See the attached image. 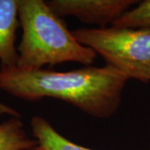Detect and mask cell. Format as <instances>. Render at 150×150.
Returning a JSON list of instances; mask_svg holds the SVG:
<instances>
[{
  "label": "cell",
  "mask_w": 150,
  "mask_h": 150,
  "mask_svg": "<svg viewBox=\"0 0 150 150\" xmlns=\"http://www.w3.org/2000/svg\"><path fill=\"white\" fill-rule=\"evenodd\" d=\"M37 145L27 134L21 118L10 117L0 123V150H28Z\"/></svg>",
  "instance_id": "obj_6"
},
{
  "label": "cell",
  "mask_w": 150,
  "mask_h": 150,
  "mask_svg": "<svg viewBox=\"0 0 150 150\" xmlns=\"http://www.w3.org/2000/svg\"><path fill=\"white\" fill-rule=\"evenodd\" d=\"M22 38L17 68L38 70L67 62L90 66L98 54L81 44L43 0H18Z\"/></svg>",
  "instance_id": "obj_2"
},
{
  "label": "cell",
  "mask_w": 150,
  "mask_h": 150,
  "mask_svg": "<svg viewBox=\"0 0 150 150\" xmlns=\"http://www.w3.org/2000/svg\"><path fill=\"white\" fill-rule=\"evenodd\" d=\"M129 78L109 65L66 72L0 68V89L26 101L52 98L93 118L112 117L120 107Z\"/></svg>",
  "instance_id": "obj_1"
},
{
  "label": "cell",
  "mask_w": 150,
  "mask_h": 150,
  "mask_svg": "<svg viewBox=\"0 0 150 150\" xmlns=\"http://www.w3.org/2000/svg\"><path fill=\"white\" fill-rule=\"evenodd\" d=\"M1 115H8L10 117L21 118V114L15 108L7 105L5 103L0 102V116Z\"/></svg>",
  "instance_id": "obj_8"
},
{
  "label": "cell",
  "mask_w": 150,
  "mask_h": 150,
  "mask_svg": "<svg viewBox=\"0 0 150 150\" xmlns=\"http://www.w3.org/2000/svg\"><path fill=\"white\" fill-rule=\"evenodd\" d=\"M28 150H45L43 149H42L41 147H39L38 145H37V146H35V147H33V148H32V149H30Z\"/></svg>",
  "instance_id": "obj_9"
},
{
  "label": "cell",
  "mask_w": 150,
  "mask_h": 150,
  "mask_svg": "<svg viewBox=\"0 0 150 150\" xmlns=\"http://www.w3.org/2000/svg\"><path fill=\"white\" fill-rule=\"evenodd\" d=\"M20 27L18 0H0V68L17 67L16 33Z\"/></svg>",
  "instance_id": "obj_5"
},
{
  "label": "cell",
  "mask_w": 150,
  "mask_h": 150,
  "mask_svg": "<svg viewBox=\"0 0 150 150\" xmlns=\"http://www.w3.org/2000/svg\"><path fill=\"white\" fill-rule=\"evenodd\" d=\"M72 33L129 79L150 82V29L79 28Z\"/></svg>",
  "instance_id": "obj_3"
},
{
  "label": "cell",
  "mask_w": 150,
  "mask_h": 150,
  "mask_svg": "<svg viewBox=\"0 0 150 150\" xmlns=\"http://www.w3.org/2000/svg\"><path fill=\"white\" fill-rule=\"evenodd\" d=\"M46 4L59 18L72 16L88 24L107 28L138 1L134 0H49Z\"/></svg>",
  "instance_id": "obj_4"
},
{
  "label": "cell",
  "mask_w": 150,
  "mask_h": 150,
  "mask_svg": "<svg viewBox=\"0 0 150 150\" xmlns=\"http://www.w3.org/2000/svg\"><path fill=\"white\" fill-rule=\"evenodd\" d=\"M112 26L118 28L150 29V0H144L125 12Z\"/></svg>",
  "instance_id": "obj_7"
}]
</instances>
